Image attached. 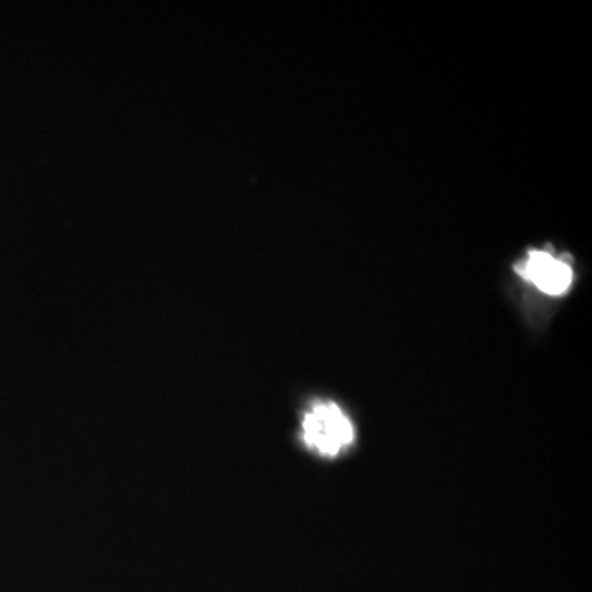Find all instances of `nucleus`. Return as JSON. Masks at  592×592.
<instances>
[{"instance_id":"1","label":"nucleus","mask_w":592,"mask_h":592,"mask_svg":"<svg viewBox=\"0 0 592 592\" xmlns=\"http://www.w3.org/2000/svg\"><path fill=\"white\" fill-rule=\"evenodd\" d=\"M354 425L338 403L316 402L301 418V441L313 453L336 458L354 443Z\"/></svg>"},{"instance_id":"2","label":"nucleus","mask_w":592,"mask_h":592,"mask_svg":"<svg viewBox=\"0 0 592 592\" xmlns=\"http://www.w3.org/2000/svg\"><path fill=\"white\" fill-rule=\"evenodd\" d=\"M517 272L545 295H565L573 285V267L545 250H532Z\"/></svg>"}]
</instances>
